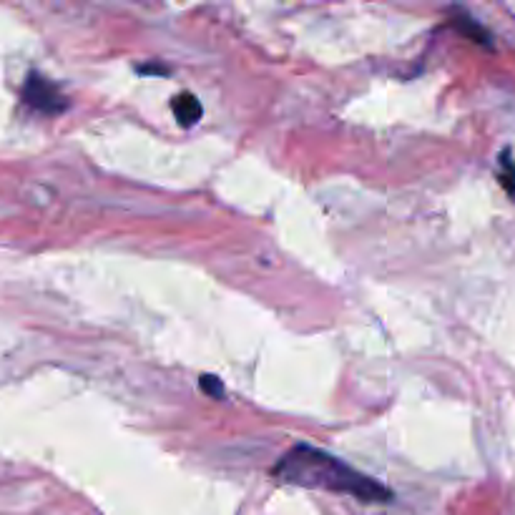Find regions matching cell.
I'll return each mask as SVG.
<instances>
[{"mask_svg":"<svg viewBox=\"0 0 515 515\" xmlns=\"http://www.w3.org/2000/svg\"><path fill=\"white\" fill-rule=\"evenodd\" d=\"M171 111H174V116L179 119V124L184 126V129L199 124L201 114H204V111H201V101L189 91H181L171 98Z\"/></svg>","mask_w":515,"mask_h":515,"instance_id":"obj_3","label":"cell"},{"mask_svg":"<svg viewBox=\"0 0 515 515\" xmlns=\"http://www.w3.org/2000/svg\"><path fill=\"white\" fill-rule=\"evenodd\" d=\"M498 179L508 194H515V161L513 156H510V151H503V156H500Z\"/></svg>","mask_w":515,"mask_h":515,"instance_id":"obj_4","label":"cell"},{"mask_svg":"<svg viewBox=\"0 0 515 515\" xmlns=\"http://www.w3.org/2000/svg\"><path fill=\"white\" fill-rule=\"evenodd\" d=\"M139 73H161V76H169V68L159 66V63H151V66H139Z\"/></svg>","mask_w":515,"mask_h":515,"instance_id":"obj_7","label":"cell"},{"mask_svg":"<svg viewBox=\"0 0 515 515\" xmlns=\"http://www.w3.org/2000/svg\"><path fill=\"white\" fill-rule=\"evenodd\" d=\"M460 31L470 33V38H475V43H488L490 41L488 33H485L483 28H480L478 23L473 21V18H463V21H460Z\"/></svg>","mask_w":515,"mask_h":515,"instance_id":"obj_6","label":"cell"},{"mask_svg":"<svg viewBox=\"0 0 515 515\" xmlns=\"http://www.w3.org/2000/svg\"><path fill=\"white\" fill-rule=\"evenodd\" d=\"M274 475L287 483L304 485V488H322L332 493H347L367 503H385L392 500V490L380 480L350 468L345 460L317 450L312 445H297L289 450L274 468Z\"/></svg>","mask_w":515,"mask_h":515,"instance_id":"obj_1","label":"cell"},{"mask_svg":"<svg viewBox=\"0 0 515 515\" xmlns=\"http://www.w3.org/2000/svg\"><path fill=\"white\" fill-rule=\"evenodd\" d=\"M21 98L26 106H31L33 111H38V114H46V116H58V114H63L68 106H71V101L63 96L61 88L36 71L28 73V78L23 81Z\"/></svg>","mask_w":515,"mask_h":515,"instance_id":"obj_2","label":"cell"},{"mask_svg":"<svg viewBox=\"0 0 515 515\" xmlns=\"http://www.w3.org/2000/svg\"><path fill=\"white\" fill-rule=\"evenodd\" d=\"M199 387H201V392H206V395H209V397H219V400H222V397H224V382L219 380V377L201 375Z\"/></svg>","mask_w":515,"mask_h":515,"instance_id":"obj_5","label":"cell"}]
</instances>
